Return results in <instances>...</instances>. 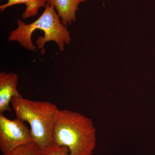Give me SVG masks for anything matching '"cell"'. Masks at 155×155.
Returning <instances> with one entry per match:
<instances>
[{
	"label": "cell",
	"instance_id": "obj_1",
	"mask_svg": "<svg viewBox=\"0 0 155 155\" xmlns=\"http://www.w3.org/2000/svg\"><path fill=\"white\" fill-rule=\"evenodd\" d=\"M54 144L67 147L69 155H92L96 145V130L92 120L69 110H58Z\"/></svg>",
	"mask_w": 155,
	"mask_h": 155
},
{
	"label": "cell",
	"instance_id": "obj_2",
	"mask_svg": "<svg viewBox=\"0 0 155 155\" xmlns=\"http://www.w3.org/2000/svg\"><path fill=\"white\" fill-rule=\"evenodd\" d=\"M18 27L9 35V41H17L22 47L31 51H36V48L31 41V35L36 29L44 31V36L39 37L37 40L38 49L41 50L40 54L44 55V46L50 41L55 42L60 51L65 50V44L69 45L71 41L69 31L62 23L56 12L54 7L47 3L45 11L38 19L29 24H26L20 19L17 20Z\"/></svg>",
	"mask_w": 155,
	"mask_h": 155
},
{
	"label": "cell",
	"instance_id": "obj_3",
	"mask_svg": "<svg viewBox=\"0 0 155 155\" xmlns=\"http://www.w3.org/2000/svg\"><path fill=\"white\" fill-rule=\"evenodd\" d=\"M16 118L30 125L33 142L43 151L54 146V133L58 109L53 103L14 97L11 101Z\"/></svg>",
	"mask_w": 155,
	"mask_h": 155
},
{
	"label": "cell",
	"instance_id": "obj_4",
	"mask_svg": "<svg viewBox=\"0 0 155 155\" xmlns=\"http://www.w3.org/2000/svg\"><path fill=\"white\" fill-rule=\"evenodd\" d=\"M33 142L30 130L24 122L11 120L0 114V149L3 154Z\"/></svg>",
	"mask_w": 155,
	"mask_h": 155
},
{
	"label": "cell",
	"instance_id": "obj_5",
	"mask_svg": "<svg viewBox=\"0 0 155 155\" xmlns=\"http://www.w3.org/2000/svg\"><path fill=\"white\" fill-rule=\"evenodd\" d=\"M18 75L15 73L0 72V114L11 112L10 104L14 97H22L17 89Z\"/></svg>",
	"mask_w": 155,
	"mask_h": 155
},
{
	"label": "cell",
	"instance_id": "obj_6",
	"mask_svg": "<svg viewBox=\"0 0 155 155\" xmlns=\"http://www.w3.org/2000/svg\"><path fill=\"white\" fill-rule=\"evenodd\" d=\"M86 0H48V3L54 7L61 22L65 26L71 25L76 20V11L80 3Z\"/></svg>",
	"mask_w": 155,
	"mask_h": 155
},
{
	"label": "cell",
	"instance_id": "obj_7",
	"mask_svg": "<svg viewBox=\"0 0 155 155\" xmlns=\"http://www.w3.org/2000/svg\"><path fill=\"white\" fill-rule=\"evenodd\" d=\"M3 1V0H0ZM6 4L0 5V11L3 12L9 7L18 5L25 4L26 9L22 14L23 19L29 17H34L38 13L39 9L42 7H45L48 3V0H7Z\"/></svg>",
	"mask_w": 155,
	"mask_h": 155
},
{
	"label": "cell",
	"instance_id": "obj_8",
	"mask_svg": "<svg viewBox=\"0 0 155 155\" xmlns=\"http://www.w3.org/2000/svg\"><path fill=\"white\" fill-rule=\"evenodd\" d=\"M4 155H45V153L34 142H31L7 152Z\"/></svg>",
	"mask_w": 155,
	"mask_h": 155
},
{
	"label": "cell",
	"instance_id": "obj_9",
	"mask_svg": "<svg viewBox=\"0 0 155 155\" xmlns=\"http://www.w3.org/2000/svg\"><path fill=\"white\" fill-rule=\"evenodd\" d=\"M44 152L45 155H69V150L67 147H60L56 145Z\"/></svg>",
	"mask_w": 155,
	"mask_h": 155
}]
</instances>
